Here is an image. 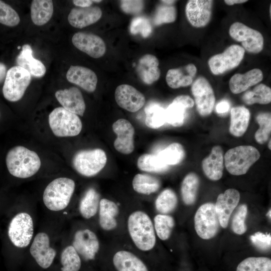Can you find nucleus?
Returning a JSON list of instances; mask_svg holds the SVG:
<instances>
[{"instance_id": "9", "label": "nucleus", "mask_w": 271, "mask_h": 271, "mask_svg": "<svg viewBox=\"0 0 271 271\" xmlns=\"http://www.w3.org/2000/svg\"><path fill=\"white\" fill-rule=\"evenodd\" d=\"M33 233V219L27 213L17 214L10 223L8 235L11 242L16 247H27L32 239Z\"/></svg>"}, {"instance_id": "10", "label": "nucleus", "mask_w": 271, "mask_h": 271, "mask_svg": "<svg viewBox=\"0 0 271 271\" xmlns=\"http://www.w3.org/2000/svg\"><path fill=\"white\" fill-rule=\"evenodd\" d=\"M244 49L238 45H232L222 53L210 58L208 64L211 72L215 75L222 74L238 66L242 60Z\"/></svg>"}, {"instance_id": "26", "label": "nucleus", "mask_w": 271, "mask_h": 271, "mask_svg": "<svg viewBox=\"0 0 271 271\" xmlns=\"http://www.w3.org/2000/svg\"><path fill=\"white\" fill-rule=\"evenodd\" d=\"M262 79V72L258 68L252 69L244 74L236 73L230 79L229 88L233 93L239 94L257 84Z\"/></svg>"}, {"instance_id": "54", "label": "nucleus", "mask_w": 271, "mask_h": 271, "mask_svg": "<svg viewBox=\"0 0 271 271\" xmlns=\"http://www.w3.org/2000/svg\"><path fill=\"white\" fill-rule=\"evenodd\" d=\"M7 67L3 63L0 62V83L5 79L7 74Z\"/></svg>"}, {"instance_id": "1", "label": "nucleus", "mask_w": 271, "mask_h": 271, "mask_svg": "<svg viewBox=\"0 0 271 271\" xmlns=\"http://www.w3.org/2000/svg\"><path fill=\"white\" fill-rule=\"evenodd\" d=\"M6 163L12 175L22 179L34 175L41 166L38 155L22 146L14 147L9 150L6 156Z\"/></svg>"}, {"instance_id": "7", "label": "nucleus", "mask_w": 271, "mask_h": 271, "mask_svg": "<svg viewBox=\"0 0 271 271\" xmlns=\"http://www.w3.org/2000/svg\"><path fill=\"white\" fill-rule=\"evenodd\" d=\"M31 75L24 68L15 66L8 71L3 87L6 99L11 102L20 100L30 84Z\"/></svg>"}, {"instance_id": "42", "label": "nucleus", "mask_w": 271, "mask_h": 271, "mask_svg": "<svg viewBox=\"0 0 271 271\" xmlns=\"http://www.w3.org/2000/svg\"><path fill=\"white\" fill-rule=\"evenodd\" d=\"M186 110L181 104L173 101L165 109L166 122L175 127L182 126L185 121Z\"/></svg>"}, {"instance_id": "31", "label": "nucleus", "mask_w": 271, "mask_h": 271, "mask_svg": "<svg viewBox=\"0 0 271 271\" xmlns=\"http://www.w3.org/2000/svg\"><path fill=\"white\" fill-rule=\"evenodd\" d=\"M30 11L33 23L37 26L44 25L51 19L53 15V1L33 0L31 3Z\"/></svg>"}, {"instance_id": "60", "label": "nucleus", "mask_w": 271, "mask_h": 271, "mask_svg": "<svg viewBox=\"0 0 271 271\" xmlns=\"http://www.w3.org/2000/svg\"><path fill=\"white\" fill-rule=\"evenodd\" d=\"M0 116H1V112H0Z\"/></svg>"}, {"instance_id": "27", "label": "nucleus", "mask_w": 271, "mask_h": 271, "mask_svg": "<svg viewBox=\"0 0 271 271\" xmlns=\"http://www.w3.org/2000/svg\"><path fill=\"white\" fill-rule=\"evenodd\" d=\"M112 263L116 271H149L142 259L128 251L116 252L112 258Z\"/></svg>"}, {"instance_id": "56", "label": "nucleus", "mask_w": 271, "mask_h": 271, "mask_svg": "<svg viewBox=\"0 0 271 271\" xmlns=\"http://www.w3.org/2000/svg\"><path fill=\"white\" fill-rule=\"evenodd\" d=\"M161 2H163L166 5H171L172 4L176 2V1H161Z\"/></svg>"}, {"instance_id": "43", "label": "nucleus", "mask_w": 271, "mask_h": 271, "mask_svg": "<svg viewBox=\"0 0 271 271\" xmlns=\"http://www.w3.org/2000/svg\"><path fill=\"white\" fill-rule=\"evenodd\" d=\"M174 225V220L170 215L160 214L154 217V226L157 234L163 240L169 238Z\"/></svg>"}, {"instance_id": "34", "label": "nucleus", "mask_w": 271, "mask_h": 271, "mask_svg": "<svg viewBox=\"0 0 271 271\" xmlns=\"http://www.w3.org/2000/svg\"><path fill=\"white\" fill-rule=\"evenodd\" d=\"M242 99L247 105L268 104L271 101V89L264 84H259L252 90L245 92Z\"/></svg>"}, {"instance_id": "4", "label": "nucleus", "mask_w": 271, "mask_h": 271, "mask_svg": "<svg viewBox=\"0 0 271 271\" xmlns=\"http://www.w3.org/2000/svg\"><path fill=\"white\" fill-rule=\"evenodd\" d=\"M260 156L259 151L255 147L240 146L228 150L224 156V161L230 174L239 176L246 174Z\"/></svg>"}, {"instance_id": "13", "label": "nucleus", "mask_w": 271, "mask_h": 271, "mask_svg": "<svg viewBox=\"0 0 271 271\" xmlns=\"http://www.w3.org/2000/svg\"><path fill=\"white\" fill-rule=\"evenodd\" d=\"M213 1L190 0L186 6L185 13L189 23L194 27L202 28L210 22Z\"/></svg>"}, {"instance_id": "29", "label": "nucleus", "mask_w": 271, "mask_h": 271, "mask_svg": "<svg viewBox=\"0 0 271 271\" xmlns=\"http://www.w3.org/2000/svg\"><path fill=\"white\" fill-rule=\"evenodd\" d=\"M250 114L244 106L234 107L230 111L229 132L233 136L240 137L246 132L248 127Z\"/></svg>"}, {"instance_id": "11", "label": "nucleus", "mask_w": 271, "mask_h": 271, "mask_svg": "<svg viewBox=\"0 0 271 271\" xmlns=\"http://www.w3.org/2000/svg\"><path fill=\"white\" fill-rule=\"evenodd\" d=\"M229 34L233 39L241 42L242 47L249 53L257 54L263 49L264 39L262 34L242 23H233L229 28Z\"/></svg>"}, {"instance_id": "37", "label": "nucleus", "mask_w": 271, "mask_h": 271, "mask_svg": "<svg viewBox=\"0 0 271 271\" xmlns=\"http://www.w3.org/2000/svg\"><path fill=\"white\" fill-rule=\"evenodd\" d=\"M137 166L143 171L162 173L169 169V166L164 163L157 155L145 154L137 161Z\"/></svg>"}, {"instance_id": "39", "label": "nucleus", "mask_w": 271, "mask_h": 271, "mask_svg": "<svg viewBox=\"0 0 271 271\" xmlns=\"http://www.w3.org/2000/svg\"><path fill=\"white\" fill-rule=\"evenodd\" d=\"M178 199L175 193L170 189L163 191L155 201L157 210L162 214L172 212L176 207Z\"/></svg>"}, {"instance_id": "45", "label": "nucleus", "mask_w": 271, "mask_h": 271, "mask_svg": "<svg viewBox=\"0 0 271 271\" xmlns=\"http://www.w3.org/2000/svg\"><path fill=\"white\" fill-rule=\"evenodd\" d=\"M176 19V10L171 5H162L159 6L156 12L153 20L155 25H160L164 23L174 22Z\"/></svg>"}, {"instance_id": "35", "label": "nucleus", "mask_w": 271, "mask_h": 271, "mask_svg": "<svg viewBox=\"0 0 271 271\" xmlns=\"http://www.w3.org/2000/svg\"><path fill=\"white\" fill-rule=\"evenodd\" d=\"M199 185V179L194 173L187 174L184 178L181 184V192L185 204L190 205L195 202Z\"/></svg>"}, {"instance_id": "33", "label": "nucleus", "mask_w": 271, "mask_h": 271, "mask_svg": "<svg viewBox=\"0 0 271 271\" xmlns=\"http://www.w3.org/2000/svg\"><path fill=\"white\" fill-rule=\"evenodd\" d=\"M100 195L95 189L89 188L85 193L79 204V211L86 219H89L95 215L100 202Z\"/></svg>"}, {"instance_id": "21", "label": "nucleus", "mask_w": 271, "mask_h": 271, "mask_svg": "<svg viewBox=\"0 0 271 271\" xmlns=\"http://www.w3.org/2000/svg\"><path fill=\"white\" fill-rule=\"evenodd\" d=\"M67 80L88 92H94L98 79L92 70L81 66H71L66 73Z\"/></svg>"}, {"instance_id": "51", "label": "nucleus", "mask_w": 271, "mask_h": 271, "mask_svg": "<svg viewBox=\"0 0 271 271\" xmlns=\"http://www.w3.org/2000/svg\"><path fill=\"white\" fill-rule=\"evenodd\" d=\"M173 101L179 103L186 109L193 107L194 101L191 97L188 95H181L177 96Z\"/></svg>"}, {"instance_id": "6", "label": "nucleus", "mask_w": 271, "mask_h": 271, "mask_svg": "<svg viewBox=\"0 0 271 271\" xmlns=\"http://www.w3.org/2000/svg\"><path fill=\"white\" fill-rule=\"evenodd\" d=\"M106 162V154L101 149L79 151L72 159L75 170L86 177H92L98 174L104 167Z\"/></svg>"}, {"instance_id": "18", "label": "nucleus", "mask_w": 271, "mask_h": 271, "mask_svg": "<svg viewBox=\"0 0 271 271\" xmlns=\"http://www.w3.org/2000/svg\"><path fill=\"white\" fill-rule=\"evenodd\" d=\"M30 253L38 265L43 268H48L52 263L56 251L50 246L47 234L38 233L35 237L30 249Z\"/></svg>"}, {"instance_id": "3", "label": "nucleus", "mask_w": 271, "mask_h": 271, "mask_svg": "<svg viewBox=\"0 0 271 271\" xmlns=\"http://www.w3.org/2000/svg\"><path fill=\"white\" fill-rule=\"evenodd\" d=\"M75 188V182L66 177L56 178L46 187L43 200L46 207L51 211H58L68 205Z\"/></svg>"}, {"instance_id": "30", "label": "nucleus", "mask_w": 271, "mask_h": 271, "mask_svg": "<svg viewBox=\"0 0 271 271\" xmlns=\"http://www.w3.org/2000/svg\"><path fill=\"white\" fill-rule=\"evenodd\" d=\"M99 222L105 230L114 229L117 226L115 217L119 212L117 205L108 199L103 198L99 202Z\"/></svg>"}, {"instance_id": "22", "label": "nucleus", "mask_w": 271, "mask_h": 271, "mask_svg": "<svg viewBox=\"0 0 271 271\" xmlns=\"http://www.w3.org/2000/svg\"><path fill=\"white\" fill-rule=\"evenodd\" d=\"M102 14L101 10L97 6L74 8L68 16V21L73 27L82 29L97 22Z\"/></svg>"}, {"instance_id": "44", "label": "nucleus", "mask_w": 271, "mask_h": 271, "mask_svg": "<svg viewBox=\"0 0 271 271\" xmlns=\"http://www.w3.org/2000/svg\"><path fill=\"white\" fill-rule=\"evenodd\" d=\"M259 127L256 131L254 137L259 144L265 143L268 139L271 132V115L270 112H262L256 117Z\"/></svg>"}, {"instance_id": "36", "label": "nucleus", "mask_w": 271, "mask_h": 271, "mask_svg": "<svg viewBox=\"0 0 271 271\" xmlns=\"http://www.w3.org/2000/svg\"><path fill=\"white\" fill-rule=\"evenodd\" d=\"M145 124L153 129H157L163 125L166 121L165 109L159 104L151 102L145 109Z\"/></svg>"}, {"instance_id": "14", "label": "nucleus", "mask_w": 271, "mask_h": 271, "mask_svg": "<svg viewBox=\"0 0 271 271\" xmlns=\"http://www.w3.org/2000/svg\"><path fill=\"white\" fill-rule=\"evenodd\" d=\"M114 96L119 106L131 112L139 110L146 102L144 95L128 84L118 86L115 90Z\"/></svg>"}, {"instance_id": "32", "label": "nucleus", "mask_w": 271, "mask_h": 271, "mask_svg": "<svg viewBox=\"0 0 271 271\" xmlns=\"http://www.w3.org/2000/svg\"><path fill=\"white\" fill-rule=\"evenodd\" d=\"M132 185L137 193L149 195L159 189L161 182L154 176L146 174H138L133 178Z\"/></svg>"}, {"instance_id": "38", "label": "nucleus", "mask_w": 271, "mask_h": 271, "mask_svg": "<svg viewBox=\"0 0 271 271\" xmlns=\"http://www.w3.org/2000/svg\"><path fill=\"white\" fill-rule=\"evenodd\" d=\"M157 155L167 165H175L184 160L185 152L182 145L174 143L160 151Z\"/></svg>"}, {"instance_id": "41", "label": "nucleus", "mask_w": 271, "mask_h": 271, "mask_svg": "<svg viewBox=\"0 0 271 271\" xmlns=\"http://www.w3.org/2000/svg\"><path fill=\"white\" fill-rule=\"evenodd\" d=\"M61 271H79L81 260L78 253L72 245L65 247L61 254Z\"/></svg>"}, {"instance_id": "8", "label": "nucleus", "mask_w": 271, "mask_h": 271, "mask_svg": "<svg viewBox=\"0 0 271 271\" xmlns=\"http://www.w3.org/2000/svg\"><path fill=\"white\" fill-rule=\"evenodd\" d=\"M219 226L215 204L206 203L202 205L194 216L195 229L198 236L203 239H210L217 234Z\"/></svg>"}, {"instance_id": "55", "label": "nucleus", "mask_w": 271, "mask_h": 271, "mask_svg": "<svg viewBox=\"0 0 271 271\" xmlns=\"http://www.w3.org/2000/svg\"><path fill=\"white\" fill-rule=\"evenodd\" d=\"M224 3L228 6H232L235 4H240L247 2V0H225Z\"/></svg>"}, {"instance_id": "19", "label": "nucleus", "mask_w": 271, "mask_h": 271, "mask_svg": "<svg viewBox=\"0 0 271 271\" xmlns=\"http://www.w3.org/2000/svg\"><path fill=\"white\" fill-rule=\"evenodd\" d=\"M239 192L234 189H228L220 194L215 204L220 225L226 228L230 216L237 206L240 200Z\"/></svg>"}, {"instance_id": "15", "label": "nucleus", "mask_w": 271, "mask_h": 271, "mask_svg": "<svg viewBox=\"0 0 271 271\" xmlns=\"http://www.w3.org/2000/svg\"><path fill=\"white\" fill-rule=\"evenodd\" d=\"M73 45L90 57L98 58L106 52V45L98 36L85 32H77L72 38Z\"/></svg>"}, {"instance_id": "24", "label": "nucleus", "mask_w": 271, "mask_h": 271, "mask_svg": "<svg viewBox=\"0 0 271 271\" xmlns=\"http://www.w3.org/2000/svg\"><path fill=\"white\" fill-rule=\"evenodd\" d=\"M158 58L152 54H146L139 60L136 71L142 81L150 85L157 81L161 75Z\"/></svg>"}, {"instance_id": "23", "label": "nucleus", "mask_w": 271, "mask_h": 271, "mask_svg": "<svg viewBox=\"0 0 271 271\" xmlns=\"http://www.w3.org/2000/svg\"><path fill=\"white\" fill-rule=\"evenodd\" d=\"M224 164L223 152L220 146L212 149L210 154L202 161V167L206 176L211 180H219L222 176Z\"/></svg>"}, {"instance_id": "28", "label": "nucleus", "mask_w": 271, "mask_h": 271, "mask_svg": "<svg viewBox=\"0 0 271 271\" xmlns=\"http://www.w3.org/2000/svg\"><path fill=\"white\" fill-rule=\"evenodd\" d=\"M32 54L31 46L28 44L24 45L16 59L18 66L27 70L33 76L42 77L46 72V67L41 61L35 59Z\"/></svg>"}, {"instance_id": "12", "label": "nucleus", "mask_w": 271, "mask_h": 271, "mask_svg": "<svg viewBox=\"0 0 271 271\" xmlns=\"http://www.w3.org/2000/svg\"><path fill=\"white\" fill-rule=\"evenodd\" d=\"M191 91L199 114L202 116L210 114L215 102V97L207 79L204 77H198L193 82Z\"/></svg>"}, {"instance_id": "52", "label": "nucleus", "mask_w": 271, "mask_h": 271, "mask_svg": "<svg viewBox=\"0 0 271 271\" xmlns=\"http://www.w3.org/2000/svg\"><path fill=\"white\" fill-rule=\"evenodd\" d=\"M229 108V102L226 100H223L216 105V111L219 114H222L227 112Z\"/></svg>"}, {"instance_id": "40", "label": "nucleus", "mask_w": 271, "mask_h": 271, "mask_svg": "<svg viewBox=\"0 0 271 271\" xmlns=\"http://www.w3.org/2000/svg\"><path fill=\"white\" fill-rule=\"evenodd\" d=\"M236 271H271V260L265 257H249L238 264Z\"/></svg>"}, {"instance_id": "25", "label": "nucleus", "mask_w": 271, "mask_h": 271, "mask_svg": "<svg viewBox=\"0 0 271 271\" xmlns=\"http://www.w3.org/2000/svg\"><path fill=\"white\" fill-rule=\"evenodd\" d=\"M196 73V66L190 63L178 68L169 69L166 80L168 86L173 89L187 87L192 84Z\"/></svg>"}, {"instance_id": "49", "label": "nucleus", "mask_w": 271, "mask_h": 271, "mask_svg": "<svg viewBox=\"0 0 271 271\" xmlns=\"http://www.w3.org/2000/svg\"><path fill=\"white\" fill-rule=\"evenodd\" d=\"M250 239L253 244L257 248L262 250H267L270 248L271 236L269 233L257 232L250 236Z\"/></svg>"}, {"instance_id": "16", "label": "nucleus", "mask_w": 271, "mask_h": 271, "mask_svg": "<svg viewBox=\"0 0 271 271\" xmlns=\"http://www.w3.org/2000/svg\"><path fill=\"white\" fill-rule=\"evenodd\" d=\"M72 244L78 254L85 260L94 259L99 248L96 234L87 229L76 232Z\"/></svg>"}, {"instance_id": "2", "label": "nucleus", "mask_w": 271, "mask_h": 271, "mask_svg": "<svg viewBox=\"0 0 271 271\" xmlns=\"http://www.w3.org/2000/svg\"><path fill=\"white\" fill-rule=\"evenodd\" d=\"M129 235L136 246L143 251L152 249L156 243L152 222L144 212L137 211L129 216L127 221Z\"/></svg>"}, {"instance_id": "53", "label": "nucleus", "mask_w": 271, "mask_h": 271, "mask_svg": "<svg viewBox=\"0 0 271 271\" xmlns=\"http://www.w3.org/2000/svg\"><path fill=\"white\" fill-rule=\"evenodd\" d=\"M100 0H74L73 3L79 8H87L90 7L93 3H100Z\"/></svg>"}, {"instance_id": "47", "label": "nucleus", "mask_w": 271, "mask_h": 271, "mask_svg": "<svg viewBox=\"0 0 271 271\" xmlns=\"http://www.w3.org/2000/svg\"><path fill=\"white\" fill-rule=\"evenodd\" d=\"M20 18L17 12L10 5L0 1V23L14 27L19 24Z\"/></svg>"}, {"instance_id": "5", "label": "nucleus", "mask_w": 271, "mask_h": 271, "mask_svg": "<svg viewBox=\"0 0 271 271\" xmlns=\"http://www.w3.org/2000/svg\"><path fill=\"white\" fill-rule=\"evenodd\" d=\"M48 122L52 132L58 137L76 136L82 128L78 115L62 107H56L50 112Z\"/></svg>"}, {"instance_id": "57", "label": "nucleus", "mask_w": 271, "mask_h": 271, "mask_svg": "<svg viewBox=\"0 0 271 271\" xmlns=\"http://www.w3.org/2000/svg\"><path fill=\"white\" fill-rule=\"evenodd\" d=\"M270 214H271V212H270V209H269V210L268 211V212H267V214H266V215H267L268 217H269V218H270V217H270V216H271Z\"/></svg>"}, {"instance_id": "59", "label": "nucleus", "mask_w": 271, "mask_h": 271, "mask_svg": "<svg viewBox=\"0 0 271 271\" xmlns=\"http://www.w3.org/2000/svg\"><path fill=\"white\" fill-rule=\"evenodd\" d=\"M269 13H270V14H271V6H270V5L269 6Z\"/></svg>"}, {"instance_id": "20", "label": "nucleus", "mask_w": 271, "mask_h": 271, "mask_svg": "<svg viewBox=\"0 0 271 271\" xmlns=\"http://www.w3.org/2000/svg\"><path fill=\"white\" fill-rule=\"evenodd\" d=\"M55 96L62 107L77 115L83 116L86 105L80 90L76 87L57 90Z\"/></svg>"}, {"instance_id": "17", "label": "nucleus", "mask_w": 271, "mask_h": 271, "mask_svg": "<svg viewBox=\"0 0 271 271\" xmlns=\"http://www.w3.org/2000/svg\"><path fill=\"white\" fill-rule=\"evenodd\" d=\"M112 127L117 134L113 144L115 150L125 155L131 153L134 149V128L131 123L125 119L120 118L113 123Z\"/></svg>"}, {"instance_id": "58", "label": "nucleus", "mask_w": 271, "mask_h": 271, "mask_svg": "<svg viewBox=\"0 0 271 271\" xmlns=\"http://www.w3.org/2000/svg\"><path fill=\"white\" fill-rule=\"evenodd\" d=\"M270 141H271V140H269V142H268V149H269V150L271 149V148H270L271 142H270Z\"/></svg>"}, {"instance_id": "50", "label": "nucleus", "mask_w": 271, "mask_h": 271, "mask_svg": "<svg viewBox=\"0 0 271 271\" xmlns=\"http://www.w3.org/2000/svg\"><path fill=\"white\" fill-rule=\"evenodd\" d=\"M120 8L125 13L137 14L143 9L144 3L143 1L124 0L120 1Z\"/></svg>"}, {"instance_id": "46", "label": "nucleus", "mask_w": 271, "mask_h": 271, "mask_svg": "<svg viewBox=\"0 0 271 271\" xmlns=\"http://www.w3.org/2000/svg\"><path fill=\"white\" fill-rule=\"evenodd\" d=\"M247 214V207L245 204L238 206L232 219L231 228L237 234L244 233L247 229L245 219Z\"/></svg>"}, {"instance_id": "48", "label": "nucleus", "mask_w": 271, "mask_h": 271, "mask_svg": "<svg viewBox=\"0 0 271 271\" xmlns=\"http://www.w3.org/2000/svg\"><path fill=\"white\" fill-rule=\"evenodd\" d=\"M130 32L132 35L139 34L143 37L147 38L152 33V27L147 18L138 17L132 20L130 26Z\"/></svg>"}]
</instances>
